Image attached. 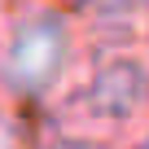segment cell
Segmentation results:
<instances>
[{
	"mask_svg": "<svg viewBox=\"0 0 149 149\" xmlns=\"http://www.w3.org/2000/svg\"><path fill=\"white\" fill-rule=\"evenodd\" d=\"M0 149H13V140H9V132L0 127Z\"/></svg>",
	"mask_w": 149,
	"mask_h": 149,
	"instance_id": "2",
	"label": "cell"
},
{
	"mask_svg": "<svg viewBox=\"0 0 149 149\" xmlns=\"http://www.w3.org/2000/svg\"><path fill=\"white\" fill-rule=\"evenodd\" d=\"M61 66V31L53 22H40V26H26L22 40L13 44V57H9V70L13 79L26 84V88H40L48 84Z\"/></svg>",
	"mask_w": 149,
	"mask_h": 149,
	"instance_id": "1",
	"label": "cell"
}]
</instances>
